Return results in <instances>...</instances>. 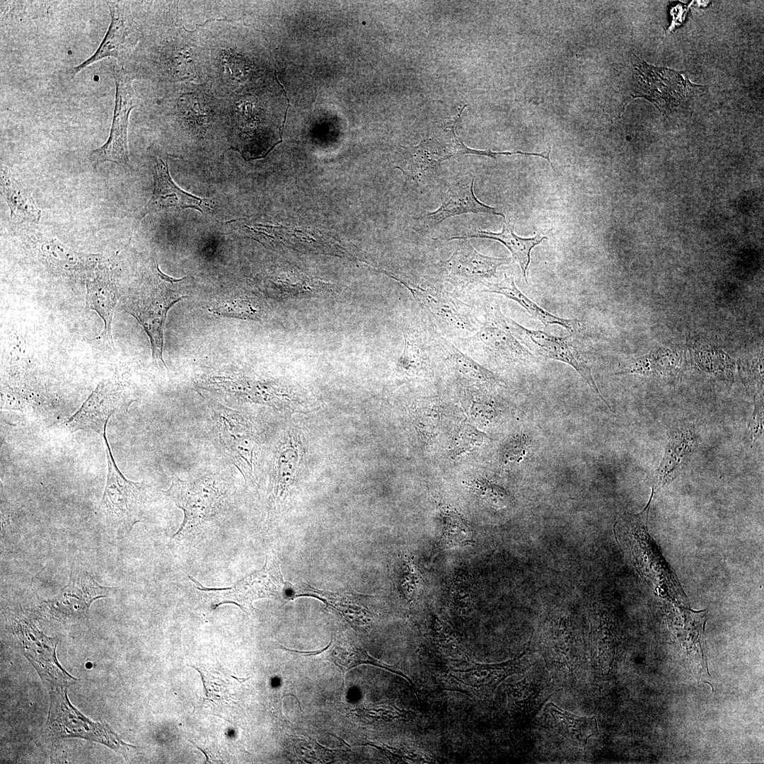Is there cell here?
<instances>
[{
	"label": "cell",
	"instance_id": "1",
	"mask_svg": "<svg viewBox=\"0 0 764 764\" xmlns=\"http://www.w3.org/2000/svg\"><path fill=\"white\" fill-rule=\"evenodd\" d=\"M207 54V86L227 98L277 81L276 72L250 56L231 19H209L196 27Z\"/></svg>",
	"mask_w": 764,
	"mask_h": 764
},
{
	"label": "cell",
	"instance_id": "2",
	"mask_svg": "<svg viewBox=\"0 0 764 764\" xmlns=\"http://www.w3.org/2000/svg\"><path fill=\"white\" fill-rule=\"evenodd\" d=\"M224 98L226 124L243 156L263 157L282 141L289 101L279 81Z\"/></svg>",
	"mask_w": 764,
	"mask_h": 764
},
{
	"label": "cell",
	"instance_id": "3",
	"mask_svg": "<svg viewBox=\"0 0 764 764\" xmlns=\"http://www.w3.org/2000/svg\"><path fill=\"white\" fill-rule=\"evenodd\" d=\"M178 1H166L151 51L154 78L163 94L182 85L207 84V54L198 30L185 28Z\"/></svg>",
	"mask_w": 764,
	"mask_h": 764
},
{
	"label": "cell",
	"instance_id": "4",
	"mask_svg": "<svg viewBox=\"0 0 764 764\" xmlns=\"http://www.w3.org/2000/svg\"><path fill=\"white\" fill-rule=\"evenodd\" d=\"M184 279L166 275L154 262L151 274L129 292L125 302V311L137 320L147 335L154 360L156 363L161 361L166 368L163 358L164 325L170 308L187 297Z\"/></svg>",
	"mask_w": 764,
	"mask_h": 764
},
{
	"label": "cell",
	"instance_id": "5",
	"mask_svg": "<svg viewBox=\"0 0 764 764\" xmlns=\"http://www.w3.org/2000/svg\"><path fill=\"white\" fill-rule=\"evenodd\" d=\"M208 406L216 446L241 473L246 482H254L260 439L251 422L241 412L220 403L210 400Z\"/></svg>",
	"mask_w": 764,
	"mask_h": 764
},
{
	"label": "cell",
	"instance_id": "6",
	"mask_svg": "<svg viewBox=\"0 0 764 764\" xmlns=\"http://www.w3.org/2000/svg\"><path fill=\"white\" fill-rule=\"evenodd\" d=\"M183 511L184 518L173 539L185 536L213 519L226 497L224 481L219 475L206 473L192 480L175 477L164 492Z\"/></svg>",
	"mask_w": 764,
	"mask_h": 764
},
{
	"label": "cell",
	"instance_id": "7",
	"mask_svg": "<svg viewBox=\"0 0 764 764\" xmlns=\"http://www.w3.org/2000/svg\"><path fill=\"white\" fill-rule=\"evenodd\" d=\"M212 609L225 603H234L245 613L253 610L255 600L272 598L285 601L286 583L284 581L278 559L267 556L262 569L257 570L236 582L232 586L224 589H209L203 586L189 577Z\"/></svg>",
	"mask_w": 764,
	"mask_h": 764
},
{
	"label": "cell",
	"instance_id": "8",
	"mask_svg": "<svg viewBox=\"0 0 764 764\" xmlns=\"http://www.w3.org/2000/svg\"><path fill=\"white\" fill-rule=\"evenodd\" d=\"M653 498L651 494L642 511L623 519L619 525L630 533L629 536L632 540L629 539L626 543H630L632 547L629 546L627 549H632L629 553L632 555L635 566L661 594L664 592L665 595L676 597L681 601L685 598L683 589L647 533V521Z\"/></svg>",
	"mask_w": 764,
	"mask_h": 764
},
{
	"label": "cell",
	"instance_id": "9",
	"mask_svg": "<svg viewBox=\"0 0 764 764\" xmlns=\"http://www.w3.org/2000/svg\"><path fill=\"white\" fill-rule=\"evenodd\" d=\"M490 320L511 332L521 344L534 353L546 359L566 363L575 369L591 390L613 412L601 393L592 376L591 368L584 359L572 336L564 337L548 335L541 330H530L504 316L497 308L492 310Z\"/></svg>",
	"mask_w": 764,
	"mask_h": 764
},
{
	"label": "cell",
	"instance_id": "10",
	"mask_svg": "<svg viewBox=\"0 0 764 764\" xmlns=\"http://www.w3.org/2000/svg\"><path fill=\"white\" fill-rule=\"evenodd\" d=\"M103 438L108 475L100 509L120 532L128 533L143 516L147 500L146 486L143 482L129 480L123 475L115 461L106 434Z\"/></svg>",
	"mask_w": 764,
	"mask_h": 764
},
{
	"label": "cell",
	"instance_id": "11",
	"mask_svg": "<svg viewBox=\"0 0 764 764\" xmlns=\"http://www.w3.org/2000/svg\"><path fill=\"white\" fill-rule=\"evenodd\" d=\"M65 686L49 689L50 705L45 724L54 738L79 737L105 744L126 756L133 746L125 743L105 722H93L74 708Z\"/></svg>",
	"mask_w": 764,
	"mask_h": 764
},
{
	"label": "cell",
	"instance_id": "12",
	"mask_svg": "<svg viewBox=\"0 0 764 764\" xmlns=\"http://www.w3.org/2000/svg\"><path fill=\"white\" fill-rule=\"evenodd\" d=\"M134 400L129 386L118 376L104 379L64 426L71 433L91 430L103 437L110 417L127 412Z\"/></svg>",
	"mask_w": 764,
	"mask_h": 764
},
{
	"label": "cell",
	"instance_id": "13",
	"mask_svg": "<svg viewBox=\"0 0 764 764\" xmlns=\"http://www.w3.org/2000/svg\"><path fill=\"white\" fill-rule=\"evenodd\" d=\"M635 69L637 88L634 97L647 98L664 114L685 107L702 88L692 83L681 71L643 61L638 62Z\"/></svg>",
	"mask_w": 764,
	"mask_h": 764
},
{
	"label": "cell",
	"instance_id": "14",
	"mask_svg": "<svg viewBox=\"0 0 764 764\" xmlns=\"http://www.w3.org/2000/svg\"><path fill=\"white\" fill-rule=\"evenodd\" d=\"M112 74L116 88L113 119L107 141L89 154V160L95 168L105 162L125 165L129 161L127 141L129 117L137 103L132 88L133 76L120 64L112 66Z\"/></svg>",
	"mask_w": 764,
	"mask_h": 764
},
{
	"label": "cell",
	"instance_id": "15",
	"mask_svg": "<svg viewBox=\"0 0 764 764\" xmlns=\"http://www.w3.org/2000/svg\"><path fill=\"white\" fill-rule=\"evenodd\" d=\"M106 2L111 16L108 32L96 52L71 69L73 76L86 67L106 57L127 59L132 55L140 42L141 28L128 5L119 1Z\"/></svg>",
	"mask_w": 764,
	"mask_h": 764
},
{
	"label": "cell",
	"instance_id": "16",
	"mask_svg": "<svg viewBox=\"0 0 764 764\" xmlns=\"http://www.w3.org/2000/svg\"><path fill=\"white\" fill-rule=\"evenodd\" d=\"M433 317L444 332L464 336L473 331L469 307L443 288L398 279Z\"/></svg>",
	"mask_w": 764,
	"mask_h": 764
},
{
	"label": "cell",
	"instance_id": "17",
	"mask_svg": "<svg viewBox=\"0 0 764 764\" xmlns=\"http://www.w3.org/2000/svg\"><path fill=\"white\" fill-rule=\"evenodd\" d=\"M509 258L494 257L480 253L472 244L461 242L446 262V277L461 289L485 282L495 275L497 268L509 263Z\"/></svg>",
	"mask_w": 764,
	"mask_h": 764
},
{
	"label": "cell",
	"instance_id": "18",
	"mask_svg": "<svg viewBox=\"0 0 764 764\" xmlns=\"http://www.w3.org/2000/svg\"><path fill=\"white\" fill-rule=\"evenodd\" d=\"M474 178L462 180L453 183L441 196V205L434 212L413 218L419 231H433L445 219L464 213L483 212L500 215L497 209L480 202L473 191Z\"/></svg>",
	"mask_w": 764,
	"mask_h": 764
},
{
	"label": "cell",
	"instance_id": "19",
	"mask_svg": "<svg viewBox=\"0 0 764 764\" xmlns=\"http://www.w3.org/2000/svg\"><path fill=\"white\" fill-rule=\"evenodd\" d=\"M18 627L25 654L35 667L48 689L66 686L76 681L59 664L54 639L47 637L29 623L20 621Z\"/></svg>",
	"mask_w": 764,
	"mask_h": 764
},
{
	"label": "cell",
	"instance_id": "20",
	"mask_svg": "<svg viewBox=\"0 0 764 764\" xmlns=\"http://www.w3.org/2000/svg\"><path fill=\"white\" fill-rule=\"evenodd\" d=\"M86 307L96 311L104 323L100 338L113 347L112 324L113 315L119 299L113 274L104 260L85 274Z\"/></svg>",
	"mask_w": 764,
	"mask_h": 764
},
{
	"label": "cell",
	"instance_id": "21",
	"mask_svg": "<svg viewBox=\"0 0 764 764\" xmlns=\"http://www.w3.org/2000/svg\"><path fill=\"white\" fill-rule=\"evenodd\" d=\"M470 351L481 352L494 359L513 363H526L534 357L506 329L487 320L475 333L461 337Z\"/></svg>",
	"mask_w": 764,
	"mask_h": 764
},
{
	"label": "cell",
	"instance_id": "22",
	"mask_svg": "<svg viewBox=\"0 0 764 764\" xmlns=\"http://www.w3.org/2000/svg\"><path fill=\"white\" fill-rule=\"evenodd\" d=\"M698 436L693 425H682L670 433L660 463L651 478L652 494L676 479L696 447Z\"/></svg>",
	"mask_w": 764,
	"mask_h": 764
},
{
	"label": "cell",
	"instance_id": "23",
	"mask_svg": "<svg viewBox=\"0 0 764 764\" xmlns=\"http://www.w3.org/2000/svg\"><path fill=\"white\" fill-rule=\"evenodd\" d=\"M154 179L152 196L145 206L143 216L151 212L168 208H193L202 212V207H208L212 202L209 199L195 197L181 190L170 178L168 159L164 161L160 156L155 158Z\"/></svg>",
	"mask_w": 764,
	"mask_h": 764
},
{
	"label": "cell",
	"instance_id": "24",
	"mask_svg": "<svg viewBox=\"0 0 764 764\" xmlns=\"http://www.w3.org/2000/svg\"><path fill=\"white\" fill-rule=\"evenodd\" d=\"M32 239L47 263L53 269L62 272L85 274L103 260L100 255L76 252L52 236L35 234Z\"/></svg>",
	"mask_w": 764,
	"mask_h": 764
},
{
	"label": "cell",
	"instance_id": "25",
	"mask_svg": "<svg viewBox=\"0 0 764 764\" xmlns=\"http://www.w3.org/2000/svg\"><path fill=\"white\" fill-rule=\"evenodd\" d=\"M482 292L495 293L504 296L520 304L528 313L539 320L545 327L558 325L564 327L571 335L577 334L583 326L578 319H566L556 316L528 299L516 286L513 277H507L498 283L485 282Z\"/></svg>",
	"mask_w": 764,
	"mask_h": 764
},
{
	"label": "cell",
	"instance_id": "26",
	"mask_svg": "<svg viewBox=\"0 0 764 764\" xmlns=\"http://www.w3.org/2000/svg\"><path fill=\"white\" fill-rule=\"evenodd\" d=\"M402 170L414 183H425L434 176L441 161L447 159L441 143L435 138L423 140L407 149Z\"/></svg>",
	"mask_w": 764,
	"mask_h": 764
},
{
	"label": "cell",
	"instance_id": "27",
	"mask_svg": "<svg viewBox=\"0 0 764 764\" xmlns=\"http://www.w3.org/2000/svg\"><path fill=\"white\" fill-rule=\"evenodd\" d=\"M1 192L10 209V219L13 223H37L41 217L30 192L21 185L10 170L1 166Z\"/></svg>",
	"mask_w": 764,
	"mask_h": 764
},
{
	"label": "cell",
	"instance_id": "28",
	"mask_svg": "<svg viewBox=\"0 0 764 764\" xmlns=\"http://www.w3.org/2000/svg\"><path fill=\"white\" fill-rule=\"evenodd\" d=\"M110 590L99 585L86 572H76L52 606L71 607V611L86 614L92 601L107 596Z\"/></svg>",
	"mask_w": 764,
	"mask_h": 764
},
{
	"label": "cell",
	"instance_id": "29",
	"mask_svg": "<svg viewBox=\"0 0 764 764\" xmlns=\"http://www.w3.org/2000/svg\"><path fill=\"white\" fill-rule=\"evenodd\" d=\"M551 727L574 744L585 747L589 739L597 734L595 717H582L560 708L552 702L545 706Z\"/></svg>",
	"mask_w": 764,
	"mask_h": 764
},
{
	"label": "cell",
	"instance_id": "30",
	"mask_svg": "<svg viewBox=\"0 0 764 764\" xmlns=\"http://www.w3.org/2000/svg\"><path fill=\"white\" fill-rule=\"evenodd\" d=\"M468 238H485L499 241L502 243L511 253L513 257L519 262L523 278L526 283L527 270L531 260V251L532 248L540 243L545 236L537 235L533 238H524L516 236L514 233V225L510 221H504L503 228L499 233L485 231L480 229L468 233L463 236H456L448 240L465 239Z\"/></svg>",
	"mask_w": 764,
	"mask_h": 764
},
{
	"label": "cell",
	"instance_id": "31",
	"mask_svg": "<svg viewBox=\"0 0 764 764\" xmlns=\"http://www.w3.org/2000/svg\"><path fill=\"white\" fill-rule=\"evenodd\" d=\"M439 344L445 360L464 378L482 386H504V382L495 374L481 366L443 337Z\"/></svg>",
	"mask_w": 764,
	"mask_h": 764
},
{
	"label": "cell",
	"instance_id": "32",
	"mask_svg": "<svg viewBox=\"0 0 764 764\" xmlns=\"http://www.w3.org/2000/svg\"><path fill=\"white\" fill-rule=\"evenodd\" d=\"M652 351L649 354L629 361L624 367L613 374H641L645 376H671L680 367V357L670 349Z\"/></svg>",
	"mask_w": 764,
	"mask_h": 764
},
{
	"label": "cell",
	"instance_id": "33",
	"mask_svg": "<svg viewBox=\"0 0 764 764\" xmlns=\"http://www.w3.org/2000/svg\"><path fill=\"white\" fill-rule=\"evenodd\" d=\"M404 348L398 361V369L408 376H419L425 373L428 357L420 340L407 330L403 332Z\"/></svg>",
	"mask_w": 764,
	"mask_h": 764
},
{
	"label": "cell",
	"instance_id": "34",
	"mask_svg": "<svg viewBox=\"0 0 764 764\" xmlns=\"http://www.w3.org/2000/svg\"><path fill=\"white\" fill-rule=\"evenodd\" d=\"M259 302L253 298L236 296L223 299L214 305L211 311L219 315L256 320L261 316Z\"/></svg>",
	"mask_w": 764,
	"mask_h": 764
},
{
	"label": "cell",
	"instance_id": "35",
	"mask_svg": "<svg viewBox=\"0 0 764 764\" xmlns=\"http://www.w3.org/2000/svg\"><path fill=\"white\" fill-rule=\"evenodd\" d=\"M473 487L476 493L492 507L503 509L511 502V497L504 488L487 480H477Z\"/></svg>",
	"mask_w": 764,
	"mask_h": 764
},
{
	"label": "cell",
	"instance_id": "36",
	"mask_svg": "<svg viewBox=\"0 0 764 764\" xmlns=\"http://www.w3.org/2000/svg\"><path fill=\"white\" fill-rule=\"evenodd\" d=\"M485 436L482 432L471 425L461 426L454 439L453 454L458 456L480 446L484 441Z\"/></svg>",
	"mask_w": 764,
	"mask_h": 764
},
{
	"label": "cell",
	"instance_id": "37",
	"mask_svg": "<svg viewBox=\"0 0 764 764\" xmlns=\"http://www.w3.org/2000/svg\"><path fill=\"white\" fill-rule=\"evenodd\" d=\"M529 446L526 435L517 434L509 438L501 449V458L504 463L519 462L527 453Z\"/></svg>",
	"mask_w": 764,
	"mask_h": 764
},
{
	"label": "cell",
	"instance_id": "38",
	"mask_svg": "<svg viewBox=\"0 0 764 764\" xmlns=\"http://www.w3.org/2000/svg\"><path fill=\"white\" fill-rule=\"evenodd\" d=\"M748 430L753 442L760 439L763 435V397L756 396L753 413L748 423Z\"/></svg>",
	"mask_w": 764,
	"mask_h": 764
},
{
	"label": "cell",
	"instance_id": "39",
	"mask_svg": "<svg viewBox=\"0 0 764 764\" xmlns=\"http://www.w3.org/2000/svg\"><path fill=\"white\" fill-rule=\"evenodd\" d=\"M331 644H332V639L330 641L329 644L325 648L321 649L318 650V651H308V652H306V651L303 652V651H297V650H294V649H290L284 647L282 645H280V647H282V649H284L286 651L303 654H305V656H312V655H316V654H321L324 651L327 650L330 647Z\"/></svg>",
	"mask_w": 764,
	"mask_h": 764
}]
</instances>
